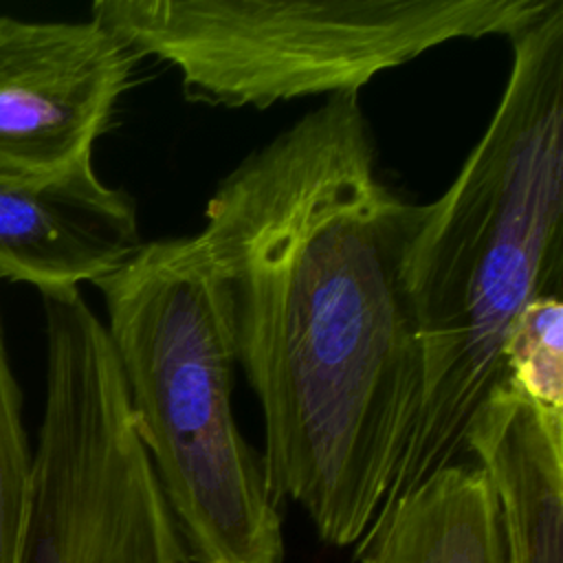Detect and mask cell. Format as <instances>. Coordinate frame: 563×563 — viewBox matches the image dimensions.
Here are the masks:
<instances>
[{
  "label": "cell",
  "mask_w": 563,
  "mask_h": 563,
  "mask_svg": "<svg viewBox=\"0 0 563 563\" xmlns=\"http://www.w3.org/2000/svg\"><path fill=\"white\" fill-rule=\"evenodd\" d=\"M143 244L134 198L92 163L53 178L0 176V279L40 295L95 284Z\"/></svg>",
  "instance_id": "52a82bcc"
},
{
  "label": "cell",
  "mask_w": 563,
  "mask_h": 563,
  "mask_svg": "<svg viewBox=\"0 0 563 563\" xmlns=\"http://www.w3.org/2000/svg\"><path fill=\"white\" fill-rule=\"evenodd\" d=\"M358 563H506L486 473L451 462L389 504L361 539Z\"/></svg>",
  "instance_id": "9c48e42d"
},
{
  "label": "cell",
  "mask_w": 563,
  "mask_h": 563,
  "mask_svg": "<svg viewBox=\"0 0 563 563\" xmlns=\"http://www.w3.org/2000/svg\"><path fill=\"white\" fill-rule=\"evenodd\" d=\"M33 446L22 420L15 378L0 314V563H20L31 506Z\"/></svg>",
  "instance_id": "8fae6325"
},
{
  "label": "cell",
  "mask_w": 563,
  "mask_h": 563,
  "mask_svg": "<svg viewBox=\"0 0 563 563\" xmlns=\"http://www.w3.org/2000/svg\"><path fill=\"white\" fill-rule=\"evenodd\" d=\"M497 499L506 563H563V413L499 380L464 433Z\"/></svg>",
  "instance_id": "ba28073f"
},
{
  "label": "cell",
  "mask_w": 563,
  "mask_h": 563,
  "mask_svg": "<svg viewBox=\"0 0 563 563\" xmlns=\"http://www.w3.org/2000/svg\"><path fill=\"white\" fill-rule=\"evenodd\" d=\"M501 378L537 407L563 413V295L541 292L519 314Z\"/></svg>",
  "instance_id": "30bf717a"
},
{
  "label": "cell",
  "mask_w": 563,
  "mask_h": 563,
  "mask_svg": "<svg viewBox=\"0 0 563 563\" xmlns=\"http://www.w3.org/2000/svg\"><path fill=\"white\" fill-rule=\"evenodd\" d=\"M510 44L495 112L449 189L422 205L409 246L422 398L383 510L457 462L519 314L563 295V0Z\"/></svg>",
  "instance_id": "7a4b0ae2"
},
{
  "label": "cell",
  "mask_w": 563,
  "mask_h": 563,
  "mask_svg": "<svg viewBox=\"0 0 563 563\" xmlns=\"http://www.w3.org/2000/svg\"><path fill=\"white\" fill-rule=\"evenodd\" d=\"M559 0H97L90 18L176 68L189 101L271 108L358 92L455 40L523 31Z\"/></svg>",
  "instance_id": "277c9868"
},
{
  "label": "cell",
  "mask_w": 563,
  "mask_h": 563,
  "mask_svg": "<svg viewBox=\"0 0 563 563\" xmlns=\"http://www.w3.org/2000/svg\"><path fill=\"white\" fill-rule=\"evenodd\" d=\"M40 297L44 411L20 563H187L103 321L81 290Z\"/></svg>",
  "instance_id": "5b68a950"
},
{
  "label": "cell",
  "mask_w": 563,
  "mask_h": 563,
  "mask_svg": "<svg viewBox=\"0 0 563 563\" xmlns=\"http://www.w3.org/2000/svg\"><path fill=\"white\" fill-rule=\"evenodd\" d=\"M95 286L187 552L198 563H284L279 506L235 420V350L194 235L143 242Z\"/></svg>",
  "instance_id": "3957f363"
},
{
  "label": "cell",
  "mask_w": 563,
  "mask_h": 563,
  "mask_svg": "<svg viewBox=\"0 0 563 563\" xmlns=\"http://www.w3.org/2000/svg\"><path fill=\"white\" fill-rule=\"evenodd\" d=\"M136 62L95 18L0 15V176L53 178L92 163Z\"/></svg>",
  "instance_id": "8992f818"
},
{
  "label": "cell",
  "mask_w": 563,
  "mask_h": 563,
  "mask_svg": "<svg viewBox=\"0 0 563 563\" xmlns=\"http://www.w3.org/2000/svg\"><path fill=\"white\" fill-rule=\"evenodd\" d=\"M420 213L383 178L358 92H343L249 152L194 235L262 411L266 488L332 545L369 532L416 427Z\"/></svg>",
  "instance_id": "6da1fadb"
}]
</instances>
